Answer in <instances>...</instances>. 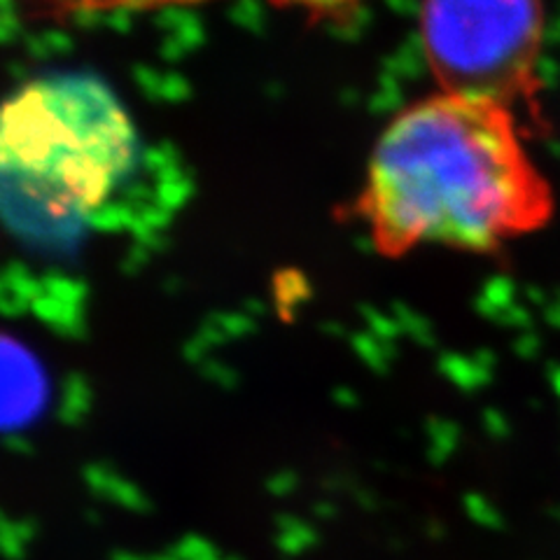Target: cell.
<instances>
[{
    "mask_svg": "<svg viewBox=\"0 0 560 560\" xmlns=\"http://www.w3.org/2000/svg\"><path fill=\"white\" fill-rule=\"evenodd\" d=\"M358 213L383 255L418 243L490 253L545 226L553 195L506 105L442 94L378 138Z\"/></svg>",
    "mask_w": 560,
    "mask_h": 560,
    "instance_id": "1",
    "label": "cell"
},
{
    "mask_svg": "<svg viewBox=\"0 0 560 560\" xmlns=\"http://www.w3.org/2000/svg\"><path fill=\"white\" fill-rule=\"evenodd\" d=\"M143 162L103 80L70 73L28 82L3 110V218L28 243L73 248L96 210L140 183Z\"/></svg>",
    "mask_w": 560,
    "mask_h": 560,
    "instance_id": "2",
    "label": "cell"
},
{
    "mask_svg": "<svg viewBox=\"0 0 560 560\" xmlns=\"http://www.w3.org/2000/svg\"><path fill=\"white\" fill-rule=\"evenodd\" d=\"M420 38L446 94L510 105L528 94L545 40L539 3H428Z\"/></svg>",
    "mask_w": 560,
    "mask_h": 560,
    "instance_id": "3",
    "label": "cell"
},
{
    "mask_svg": "<svg viewBox=\"0 0 560 560\" xmlns=\"http://www.w3.org/2000/svg\"><path fill=\"white\" fill-rule=\"evenodd\" d=\"M47 378L28 348L3 337V430L31 425L47 405Z\"/></svg>",
    "mask_w": 560,
    "mask_h": 560,
    "instance_id": "4",
    "label": "cell"
},
{
    "mask_svg": "<svg viewBox=\"0 0 560 560\" xmlns=\"http://www.w3.org/2000/svg\"><path fill=\"white\" fill-rule=\"evenodd\" d=\"M84 296L86 288L80 280L61 273H47L40 278V294L35 296L31 311L59 335L80 339L84 335Z\"/></svg>",
    "mask_w": 560,
    "mask_h": 560,
    "instance_id": "5",
    "label": "cell"
},
{
    "mask_svg": "<svg viewBox=\"0 0 560 560\" xmlns=\"http://www.w3.org/2000/svg\"><path fill=\"white\" fill-rule=\"evenodd\" d=\"M84 481L90 486L96 495L105 498V500H113L121 506H127V510L133 512H148L150 510V502L148 498L140 493V490L129 483L127 479H121L115 469L110 467H103V465H90L84 469Z\"/></svg>",
    "mask_w": 560,
    "mask_h": 560,
    "instance_id": "6",
    "label": "cell"
},
{
    "mask_svg": "<svg viewBox=\"0 0 560 560\" xmlns=\"http://www.w3.org/2000/svg\"><path fill=\"white\" fill-rule=\"evenodd\" d=\"M40 294V278H35L24 265H10L3 273V311L8 315L24 313Z\"/></svg>",
    "mask_w": 560,
    "mask_h": 560,
    "instance_id": "7",
    "label": "cell"
},
{
    "mask_svg": "<svg viewBox=\"0 0 560 560\" xmlns=\"http://www.w3.org/2000/svg\"><path fill=\"white\" fill-rule=\"evenodd\" d=\"M276 528V547L285 556H300L318 541V535H315L311 525L304 521H296L294 516H280Z\"/></svg>",
    "mask_w": 560,
    "mask_h": 560,
    "instance_id": "8",
    "label": "cell"
},
{
    "mask_svg": "<svg viewBox=\"0 0 560 560\" xmlns=\"http://www.w3.org/2000/svg\"><path fill=\"white\" fill-rule=\"evenodd\" d=\"M92 409V390L90 385L84 383L80 374L68 376L63 385V399H61V420L68 425H78L80 420Z\"/></svg>",
    "mask_w": 560,
    "mask_h": 560,
    "instance_id": "9",
    "label": "cell"
},
{
    "mask_svg": "<svg viewBox=\"0 0 560 560\" xmlns=\"http://www.w3.org/2000/svg\"><path fill=\"white\" fill-rule=\"evenodd\" d=\"M308 296H311V290L302 273L283 271L276 280V300H278L280 313H283L285 318H290L292 311L300 306V302L308 300Z\"/></svg>",
    "mask_w": 560,
    "mask_h": 560,
    "instance_id": "10",
    "label": "cell"
},
{
    "mask_svg": "<svg viewBox=\"0 0 560 560\" xmlns=\"http://www.w3.org/2000/svg\"><path fill=\"white\" fill-rule=\"evenodd\" d=\"M35 537L33 521H3V551L10 560H22Z\"/></svg>",
    "mask_w": 560,
    "mask_h": 560,
    "instance_id": "11",
    "label": "cell"
},
{
    "mask_svg": "<svg viewBox=\"0 0 560 560\" xmlns=\"http://www.w3.org/2000/svg\"><path fill=\"white\" fill-rule=\"evenodd\" d=\"M353 346L358 353L362 355V360H366V364L374 366L376 372H385L388 370V360H390V350L385 348V341L378 339L376 335H358L353 339Z\"/></svg>",
    "mask_w": 560,
    "mask_h": 560,
    "instance_id": "12",
    "label": "cell"
},
{
    "mask_svg": "<svg viewBox=\"0 0 560 560\" xmlns=\"http://www.w3.org/2000/svg\"><path fill=\"white\" fill-rule=\"evenodd\" d=\"M173 553L180 560H222L224 558V556H220V551L213 545H210L208 539L197 537V535L183 537L178 545L173 547Z\"/></svg>",
    "mask_w": 560,
    "mask_h": 560,
    "instance_id": "13",
    "label": "cell"
},
{
    "mask_svg": "<svg viewBox=\"0 0 560 560\" xmlns=\"http://www.w3.org/2000/svg\"><path fill=\"white\" fill-rule=\"evenodd\" d=\"M232 16H234L236 24L250 28V31H259L261 20H265V16H261V8L253 5V3H243V5L234 8Z\"/></svg>",
    "mask_w": 560,
    "mask_h": 560,
    "instance_id": "14",
    "label": "cell"
},
{
    "mask_svg": "<svg viewBox=\"0 0 560 560\" xmlns=\"http://www.w3.org/2000/svg\"><path fill=\"white\" fill-rule=\"evenodd\" d=\"M296 486V477L292 475V471H278V475H273L269 481H267V490L273 495H290L292 490Z\"/></svg>",
    "mask_w": 560,
    "mask_h": 560,
    "instance_id": "15",
    "label": "cell"
},
{
    "mask_svg": "<svg viewBox=\"0 0 560 560\" xmlns=\"http://www.w3.org/2000/svg\"><path fill=\"white\" fill-rule=\"evenodd\" d=\"M113 560H145V558L133 556V553H127V551H117V553L113 556Z\"/></svg>",
    "mask_w": 560,
    "mask_h": 560,
    "instance_id": "16",
    "label": "cell"
},
{
    "mask_svg": "<svg viewBox=\"0 0 560 560\" xmlns=\"http://www.w3.org/2000/svg\"><path fill=\"white\" fill-rule=\"evenodd\" d=\"M145 560H180L178 556L173 553V549L171 551H166V553H160V556H150V558H145Z\"/></svg>",
    "mask_w": 560,
    "mask_h": 560,
    "instance_id": "17",
    "label": "cell"
},
{
    "mask_svg": "<svg viewBox=\"0 0 560 560\" xmlns=\"http://www.w3.org/2000/svg\"><path fill=\"white\" fill-rule=\"evenodd\" d=\"M222 560H241V558H222Z\"/></svg>",
    "mask_w": 560,
    "mask_h": 560,
    "instance_id": "18",
    "label": "cell"
}]
</instances>
